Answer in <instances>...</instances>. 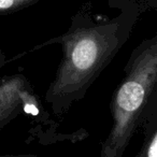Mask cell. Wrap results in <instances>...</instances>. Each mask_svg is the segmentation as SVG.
Returning a JSON list of instances; mask_svg holds the SVG:
<instances>
[{"instance_id": "7a4b0ae2", "label": "cell", "mask_w": 157, "mask_h": 157, "mask_svg": "<svg viewBox=\"0 0 157 157\" xmlns=\"http://www.w3.org/2000/svg\"><path fill=\"white\" fill-rule=\"evenodd\" d=\"M110 103L112 127L99 157H124L157 85V38L132 52Z\"/></svg>"}, {"instance_id": "6da1fadb", "label": "cell", "mask_w": 157, "mask_h": 157, "mask_svg": "<svg viewBox=\"0 0 157 157\" xmlns=\"http://www.w3.org/2000/svg\"><path fill=\"white\" fill-rule=\"evenodd\" d=\"M128 38L121 21L76 27L48 42L61 44L63 56L44 100L56 116L65 115L84 99L90 86L111 63Z\"/></svg>"}, {"instance_id": "5b68a950", "label": "cell", "mask_w": 157, "mask_h": 157, "mask_svg": "<svg viewBox=\"0 0 157 157\" xmlns=\"http://www.w3.org/2000/svg\"><path fill=\"white\" fill-rule=\"evenodd\" d=\"M136 157H157V129L143 144Z\"/></svg>"}, {"instance_id": "277c9868", "label": "cell", "mask_w": 157, "mask_h": 157, "mask_svg": "<svg viewBox=\"0 0 157 157\" xmlns=\"http://www.w3.org/2000/svg\"><path fill=\"white\" fill-rule=\"evenodd\" d=\"M35 1L36 0H0V14L17 11Z\"/></svg>"}, {"instance_id": "3957f363", "label": "cell", "mask_w": 157, "mask_h": 157, "mask_svg": "<svg viewBox=\"0 0 157 157\" xmlns=\"http://www.w3.org/2000/svg\"><path fill=\"white\" fill-rule=\"evenodd\" d=\"M40 99L22 73L0 78V130L22 113L39 115Z\"/></svg>"}, {"instance_id": "8992f818", "label": "cell", "mask_w": 157, "mask_h": 157, "mask_svg": "<svg viewBox=\"0 0 157 157\" xmlns=\"http://www.w3.org/2000/svg\"><path fill=\"white\" fill-rule=\"evenodd\" d=\"M0 157H66V156H39L33 154H18V155H0Z\"/></svg>"}, {"instance_id": "52a82bcc", "label": "cell", "mask_w": 157, "mask_h": 157, "mask_svg": "<svg viewBox=\"0 0 157 157\" xmlns=\"http://www.w3.org/2000/svg\"><path fill=\"white\" fill-rule=\"evenodd\" d=\"M11 60V59H10ZM9 59L7 58V56H6V54L3 52H1L0 51V68H2L3 66H6L8 63H9Z\"/></svg>"}]
</instances>
